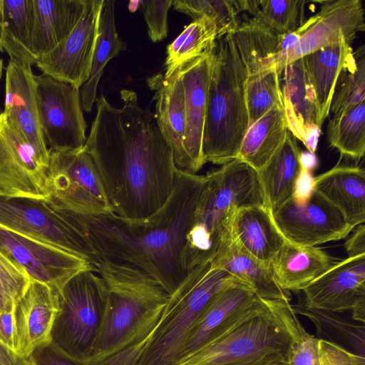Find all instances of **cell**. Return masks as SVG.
<instances>
[{
	"label": "cell",
	"mask_w": 365,
	"mask_h": 365,
	"mask_svg": "<svg viewBox=\"0 0 365 365\" xmlns=\"http://www.w3.org/2000/svg\"><path fill=\"white\" fill-rule=\"evenodd\" d=\"M123 106L96 98V115L83 146L100 173L113 212L127 222L157 212L173 190V151L154 113L142 108L135 91L120 92Z\"/></svg>",
	"instance_id": "1"
},
{
	"label": "cell",
	"mask_w": 365,
	"mask_h": 365,
	"mask_svg": "<svg viewBox=\"0 0 365 365\" xmlns=\"http://www.w3.org/2000/svg\"><path fill=\"white\" fill-rule=\"evenodd\" d=\"M203 180L204 175L177 169L168 201L140 221L115 215L76 217L102 261L134 265L171 294L187 274L182 255Z\"/></svg>",
	"instance_id": "2"
},
{
	"label": "cell",
	"mask_w": 365,
	"mask_h": 365,
	"mask_svg": "<svg viewBox=\"0 0 365 365\" xmlns=\"http://www.w3.org/2000/svg\"><path fill=\"white\" fill-rule=\"evenodd\" d=\"M96 272L108 300L92 364L111 356L137 365L157 327L170 294L150 275L130 264L102 261Z\"/></svg>",
	"instance_id": "3"
},
{
	"label": "cell",
	"mask_w": 365,
	"mask_h": 365,
	"mask_svg": "<svg viewBox=\"0 0 365 365\" xmlns=\"http://www.w3.org/2000/svg\"><path fill=\"white\" fill-rule=\"evenodd\" d=\"M266 205L257 172L235 159L204 175L187 235L182 263L190 270L211 262L234 213L239 209Z\"/></svg>",
	"instance_id": "4"
},
{
	"label": "cell",
	"mask_w": 365,
	"mask_h": 365,
	"mask_svg": "<svg viewBox=\"0 0 365 365\" xmlns=\"http://www.w3.org/2000/svg\"><path fill=\"white\" fill-rule=\"evenodd\" d=\"M246 68L230 34L217 38L212 51L202 140L205 163L224 165L237 158L249 128Z\"/></svg>",
	"instance_id": "5"
},
{
	"label": "cell",
	"mask_w": 365,
	"mask_h": 365,
	"mask_svg": "<svg viewBox=\"0 0 365 365\" xmlns=\"http://www.w3.org/2000/svg\"><path fill=\"white\" fill-rule=\"evenodd\" d=\"M304 331L290 302L259 297L226 332L176 365L237 364L273 355L290 361Z\"/></svg>",
	"instance_id": "6"
},
{
	"label": "cell",
	"mask_w": 365,
	"mask_h": 365,
	"mask_svg": "<svg viewBox=\"0 0 365 365\" xmlns=\"http://www.w3.org/2000/svg\"><path fill=\"white\" fill-rule=\"evenodd\" d=\"M237 281L212 262L190 270L170 294L137 365H174L190 330L206 306L222 289Z\"/></svg>",
	"instance_id": "7"
},
{
	"label": "cell",
	"mask_w": 365,
	"mask_h": 365,
	"mask_svg": "<svg viewBox=\"0 0 365 365\" xmlns=\"http://www.w3.org/2000/svg\"><path fill=\"white\" fill-rule=\"evenodd\" d=\"M108 300L107 287L96 269H87L72 277L57 291L58 307L50 341L72 357L91 361Z\"/></svg>",
	"instance_id": "8"
},
{
	"label": "cell",
	"mask_w": 365,
	"mask_h": 365,
	"mask_svg": "<svg viewBox=\"0 0 365 365\" xmlns=\"http://www.w3.org/2000/svg\"><path fill=\"white\" fill-rule=\"evenodd\" d=\"M0 225L75 255L96 269L102 262L78 217L47 199L0 195Z\"/></svg>",
	"instance_id": "9"
},
{
	"label": "cell",
	"mask_w": 365,
	"mask_h": 365,
	"mask_svg": "<svg viewBox=\"0 0 365 365\" xmlns=\"http://www.w3.org/2000/svg\"><path fill=\"white\" fill-rule=\"evenodd\" d=\"M47 188V200L73 215H115L98 168L84 148L49 150Z\"/></svg>",
	"instance_id": "10"
},
{
	"label": "cell",
	"mask_w": 365,
	"mask_h": 365,
	"mask_svg": "<svg viewBox=\"0 0 365 365\" xmlns=\"http://www.w3.org/2000/svg\"><path fill=\"white\" fill-rule=\"evenodd\" d=\"M41 129L49 150L83 148L86 123L80 88L46 74L34 76Z\"/></svg>",
	"instance_id": "11"
},
{
	"label": "cell",
	"mask_w": 365,
	"mask_h": 365,
	"mask_svg": "<svg viewBox=\"0 0 365 365\" xmlns=\"http://www.w3.org/2000/svg\"><path fill=\"white\" fill-rule=\"evenodd\" d=\"M48 163L0 111V195L48 199Z\"/></svg>",
	"instance_id": "12"
},
{
	"label": "cell",
	"mask_w": 365,
	"mask_h": 365,
	"mask_svg": "<svg viewBox=\"0 0 365 365\" xmlns=\"http://www.w3.org/2000/svg\"><path fill=\"white\" fill-rule=\"evenodd\" d=\"M272 215L284 239L304 247L344 239L354 227L315 190L305 200L292 197Z\"/></svg>",
	"instance_id": "13"
},
{
	"label": "cell",
	"mask_w": 365,
	"mask_h": 365,
	"mask_svg": "<svg viewBox=\"0 0 365 365\" xmlns=\"http://www.w3.org/2000/svg\"><path fill=\"white\" fill-rule=\"evenodd\" d=\"M0 252L30 280L46 284L56 291L76 274L96 269L75 255L1 225Z\"/></svg>",
	"instance_id": "14"
},
{
	"label": "cell",
	"mask_w": 365,
	"mask_h": 365,
	"mask_svg": "<svg viewBox=\"0 0 365 365\" xmlns=\"http://www.w3.org/2000/svg\"><path fill=\"white\" fill-rule=\"evenodd\" d=\"M103 0H86L71 32L36 65L42 73L80 88L89 78Z\"/></svg>",
	"instance_id": "15"
},
{
	"label": "cell",
	"mask_w": 365,
	"mask_h": 365,
	"mask_svg": "<svg viewBox=\"0 0 365 365\" xmlns=\"http://www.w3.org/2000/svg\"><path fill=\"white\" fill-rule=\"evenodd\" d=\"M318 3V13L306 20L299 39L282 58L280 73L292 62L341 39L351 44L356 35L364 31V8L361 1L326 0Z\"/></svg>",
	"instance_id": "16"
},
{
	"label": "cell",
	"mask_w": 365,
	"mask_h": 365,
	"mask_svg": "<svg viewBox=\"0 0 365 365\" xmlns=\"http://www.w3.org/2000/svg\"><path fill=\"white\" fill-rule=\"evenodd\" d=\"M304 304L312 308L342 313L354 321H365V255L337 260L305 287Z\"/></svg>",
	"instance_id": "17"
},
{
	"label": "cell",
	"mask_w": 365,
	"mask_h": 365,
	"mask_svg": "<svg viewBox=\"0 0 365 365\" xmlns=\"http://www.w3.org/2000/svg\"><path fill=\"white\" fill-rule=\"evenodd\" d=\"M259 297L237 281L217 292L206 306L179 350L174 365L214 341L248 313Z\"/></svg>",
	"instance_id": "18"
},
{
	"label": "cell",
	"mask_w": 365,
	"mask_h": 365,
	"mask_svg": "<svg viewBox=\"0 0 365 365\" xmlns=\"http://www.w3.org/2000/svg\"><path fill=\"white\" fill-rule=\"evenodd\" d=\"M212 48L176 70L184 89L186 116L184 160L180 170L192 174H197L205 164L202 140Z\"/></svg>",
	"instance_id": "19"
},
{
	"label": "cell",
	"mask_w": 365,
	"mask_h": 365,
	"mask_svg": "<svg viewBox=\"0 0 365 365\" xmlns=\"http://www.w3.org/2000/svg\"><path fill=\"white\" fill-rule=\"evenodd\" d=\"M283 108L289 131L315 154L321 128L315 96L302 58L287 65L282 73Z\"/></svg>",
	"instance_id": "20"
},
{
	"label": "cell",
	"mask_w": 365,
	"mask_h": 365,
	"mask_svg": "<svg viewBox=\"0 0 365 365\" xmlns=\"http://www.w3.org/2000/svg\"><path fill=\"white\" fill-rule=\"evenodd\" d=\"M57 307L56 290L46 284L29 281L14 307L19 355L28 358L37 346L50 341Z\"/></svg>",
	"instance_id": "21"
},
{
	"label": "cell",
	"mask_w": 365,
	"mask_h": 365,
	"mask_svg": "<svg viewBox=\"0 0 365 365\" xmlns=\"http://www.w3.org/2000/svg\"><path fill=\"white\" fill-rule=\"evenodd\" d=\"M34 76L31 66L10 59L6 68L4 112L33 146L49 156L39 123Z\"/></svg>",
	"instance_id": "22"
},
{
	"label": "cell",
	"mask_w": 365,
	"mask_h": 365,
	"mask_svg": "<svg viewBox=\"0 0 365 365\" xmlns=\"http://www.w3.org/2000/svg\"><path fill=\"white\" fill-rule=\"evenodd\" d=\"M231 221L212 262L250 287L257 297L290 302L291 292L277 284L270 268L250 255L236 240L231 230Z\"/></svg>",
	"instance_id": "23"
},
{
	"label": "cell",
	"mask_w": 365,
	"mask_h": 365,
	"mask_svg": "<svg viewBox=\"0 0 365 365\" xmlns=\"http://www.w3.org/2000/svg\"><path fill=\"white\" fill-rule=\"evenodd\" d=\"M149 88L155 91V117L164 138L173 151L174 161L181 170L184 160V140L186 128L185 93L176 71L166 79L158 73L148 79Z\"/></svg>",
	"instance_id": "24"
},
{
	"label": "cell",
	"mask_w": 365,
	"mask_h": 365,
	"mask_svg": "<svg viewBox=\"0 0 365 365\" xmlns=\"http://www.w3.org/2000/svg\"><path fill=\"white\" fill-rule=\"evenodd\" d=\"M314 190L353 227L365 221V173L356 165H338L314 177Z\"/></svg>",
	"instance_id": "25"
},
{
	"label": "cell",
	"mask_w": 365,
	"mask_h": 365,
	"mask_svg": "<svg viewBox=\"0 0 365 365\" xmlns=\"http://www.w3.org/2000/svg\"><path fill=\"white\" fill-rule=\"evenodd\" d=\"M353 56L351 44L345 39H341L302 57L315 96L320 128L330 113L339 76Z\"/></svg>",
	"instance_id": "26"
},
{
	"label": "cell",
	"mask_w": 365,
	"mask_h": 365,
	"mask_svg": "<svg viewBox=\"0 0 365 365\" xmlns=\"http://www.w3.org/2000/svg\"><path fill=\"white\" fill-rule=\"evenodd\" d=\"M231 230L240 245L268 267L287 241L277 227L267 205L237 210L232 218Z\"/></svg>",
	"instance_id": "27"
},
{
	"label": "cell",
	"mask_w": 365,
	"mask_h": 365,
	"mask_svg": "<svg viewBox=\"0 0 365 365\" xmlns=\"http://www.w3.org/2000/svg\"><path fill=\"white\" fill-rule=\"evenodd\" d=\"M336 261L318 247L299 246L286 241L272 260L269 268L283 289L299 292Z\"/></svg>",
	"instance_id": "28"
},
{
	"label": "cell",
	"mask_w": 365,
	"mask_h": 365,
	"mask_svg": "<svg viewBox=\"0 0 365 365\" xmlns=\"http://www.w3.org/2000/svg\"><path fill=\"white\" fill-rule=\"evenodd\" d=\"M32 1V49L38 59L50 52L71 32L81 19L86 0Z\"/></svg>",
	"instance_id": "29"
},
{
	"label": "cell",
	"mask_w": 365,
	"mask_h": 365,
	"mask_svg": "<svg viewBox=\"0 0 365 365\" xmlns=\"http://www.w3.org/2000/svg\"><path fill=\"white\" fill-rule=\"evenodd\" d=\"M230 35L246 68L247 77L262 76L277 68L284 52L282 35L274 33L252 17L242 21Z\"/></svg>",
	"instance_id": "30"
},
{
	"label": "cell",
	"mask_w": 365,
	"mask_h": 365,
	"mask_svg": "<svg viewBox=\"0 0 365 365\" xmlns=\"http://www.w3.org/2000/svg\"><path fill=\"white\" fill-rule=\"evenodd\" d=\"M300 155L297 140L288 131L282 145L257 172L266 205L271 212L292 197L301 172Z\"/></svg>",
	"instance_id": "31"
},
{
	"label": "cell",
	"mask_w": 365,
	"mask_h": 365,
	"mask_svg": "<svg viewBox=\"0 0 365 365\" xmlns=\"http://www.w3.org/2000/svg\"><path fill=\"white\" fill-rule=\"evenodd\" d=\"M288 131L284 108H274L248 128L237 159L259 172L282 145Z\"/></svg>",
	"instance_id": "32"
},
{
	"label": "cell",
	"mask_w": 365,
	"mask_h": 365,
	"mask_svg": "<svg viewBox=\"0 0 365 365\" xmlns=\"http://www.w3.org/2000/svg\"><path fill=\"white\" fill-rule=\"evenodd\" d=\"M126 48V43L119 37L116 30L115 1L103 0L91 74L80 90L81 107L86 112L92 110L98 86L108 62Z\"/></svg>",
	"instance_id": "33"
},
{
	"label": "cell",
	"mask_w": 365,
	"mask_h": 365,
	"mask_svg": "<svg viewBox=\"0 0 365 365\" xmlns=\"http://www.w3.org/2000/svg\"><path fill=\"white\" fill-rule=\"evenodd\" d=\"M4 51L10 59L30 66L36 64L38 58L32 49L33 1L4 0Z\"/></svg>",
	"instance_id": "34"
},
{
	"label": "cell",
	"mask_w": 365,
	"mask_h": 365,
	"mask_svg": "<svg viewBox=\"0 0 365 365\" xmlns=\"http://www.w3.org/2000/svg\"><path fill=\"white\" fill-rule=\"evenodd\" d=\"M296 314L308 318L315 326L318 336L326 337V340L341 342L352 349V351L365 357L364 324L349 320L341 313L314 309L307 306L302 299L292 304Z\"/></svg>",
	"instance_id": "35"
},
{
	"label": "cell",
	"mask_w": 365,
	"mask_h": 365,
	"mask_svg": "<svg viewBox=\"0 0 365 365\" xmlns=\"http://www.w3.org/2000/svg\"><path fill=\"white\" fill-rule=\"evenodd\" d=\"M217 38L214 22L207 18L193 20L167 47L164 78L172 76L184 64L212 48Z\"/></svg>",
	"instance_id": "36"
},
{
	"label": "cell",
	"mask_w": 365,
	"mask_h": 365,
	"mask_svg": "<svg viewBox=\"0 0 365 365\" xmlns=\"http://www.w3.org/2000/svg\"><path fill=\"white\" fill-rule=\"evenodd\" d=\"M327 137L330 145L342 155L361 160L365 152V101L332 116Z\"/></svg>",
	"instance_id": "37"
},
{
	"label": "cell",
	"mask_w": 365,
	"mask_h": 365,
	"mask_svg": "<svg viewBox=\"0 0 365 365\" xmlns=\"http://www.w3.org/2000/svg\"><path fill=\"white\" fill-rule=\"evenodd\" d=\"M291 365H365V357L334 342L315 337L304 331L293 348Z\"/></svg>",
	"instance_id": "38"
},
{
	"label": "cell",
	"mask_w": 365,
	"mask_h": 365,
	"mask_svg": "<svg viewBox=\"0 0 365 365\" xmlns=\"http://www.w3.org/2000/svg\"><path fill=\"white\" fill-rule=\"evenodd\" d=\"M173 6L192 20H211L216 26L217 38L232 34L242 21L241 0H175Z\"/></svg>",
	"instance_id": "39"
},
{
	"label": "cell",
	"mask_w": 365,
	"mask_h": 365,
	"mask_svg": "<svg viewBox=\"0 0 365 365\" xmlns=\"http://www.w3.org/2000/svg\"><path fill=\"white\" fill-rule=\"evenodd\" d=\"M281 77L277 68L257 77H247L245 93L249 127L274 108L283 107Z\"/></svg>",
	"instance_id": "40"
},
{
	"label": "cell",
	"mask_w": 365,
	"mask_h": 365,
	"mask_svg": "<svg viewBox=\"0 0 365 365\" xmlns=\"http://www.w3.org/2000/svg\"><path fill=\"white\" fill-rule=\"evenodd\" d=\"M365 101L364 47L354 52L348 66L341 72L331 101L330 113L338 115L350 107Z\"/></svg>",
	"instance_id": "41"
},
{
	"label": "cell",
	"mask_w": 365,
	"mask_h": 365,
	"mask_svg": "<svg viewBox=\"0 0 365 365\" xmlns=\"http://www.w3.org/2000/svg\"><path fill=\"white\" fill-rule=\"evenodd\" d=\"M306 0H259V8L252 16L278 35L298 30L305 23Z\"/></svg>",
	"instance_id": "42"
},
{
	"label": "cell",
	"mask_w": 365,
	"mask_h": 365,
	"mask_svg": "<svg viewBox=\"0 0 365 365\" xmlns=\"http://www.w3.org/2000/svg\"><path fill=\"white\" fill-rule=\"evenodd\" d=\"M30 279L0 252V312L10 303H16Z\"/></svg>",
	"instance_id": "43"
},
{
	"label": "cell",
	"mask_w": 365,
	"mask_h": 365,
	"mask_svg": "<svg viewBox=\"0 0 365 365\" xmlns=\"http://www.w3.org/2000/svg\"><path fill=\"white\" fill-rule=\"evenodd\" d=\"M173 0L140 1V9L148 26V34L153 42H158L168 35V14Z\"/></svg>",
	"instance_id": "44"
},
{
	"label": "cell",
	"mask_w": 365,
	"mask_h": 365,
	"mask_svg": "<svg viewBox=\"0 0 365 365\" xmlns=\"http://www.w3.org/2000/svg\"><path fill=\"white\" fill-rule=\"evenodd\" d=\"M31 365H92L67 354L51 341L37 346L28 357Z\"/></svg>",
	"instance_id": "45"
},
{
	"label": "cell",
	"mask_w": 365,
	"mask_h": 365,
	"mask_svg": "<svg viewBox=\"0 0 365 365\" xmlns=\"http://www.w3.org/2000/svg\"><path fill=\"white\" fill-rule=\"evenodd\" d=\"M14 307L15 303H10L0 312V341L16 352Z\"/></svg>",
	"instance_id": "46"
},
{
	"label": "cell",
	"mask_w": 365,
	"mask_h": 365,
	"mask_svg": "<svg viewBox=\"0 0 365 365\" xmlns=\"http://www.w3.org/2000/svg\"><path fill=\"white\" fill-rule=\"evenodd\" d=\"M344 248L347 257L365 255V225L360 224L354 227L346 237Z\"/></svg>",
	"instance_id": "47"
},
{
	"label": "cell",
	"mask_w": 365,
	"mask_h": 365,
	"mask_svg": "<svg viewBox=\"0 0 365 365\" xmlns=\"http://www.w3.org/2000/svg\"><path fill=\"white\" fill-rule=\"evenodd\" d=\"M0 365H31L28 358L19 355L0 341Z\"/></svg>",
	"instance_id": "48"
},
{
	"label": "cell",
	"mask_w": 365,
	"mask_h": 365,
	"mask_svg": "<svg viewBox=\"0 0 365 365\" xmlns=\"http://www.w3.org/2000/svg\"><path fill=\"white\" fill-rule=\"evenodd\" d=\"M220 365H291V363L289 359L283 356L273 355L249 362Z\"/></svg>",
	"instance_id": "49"
},
{
	"label": "cell",
	"mask_w": 365,
	"mask_h": 365,
	"mask_svg": "<svg viewBox=\"0 0 365 365\" xmlns=\"http://www.w3.org/2000/svg\"><path fill=\"white\" fill-rule=\"evenodd\" d=\"M300 162L302 168L311 170L314 168L315 164L317 163L315 154H312L309 152H301Z\"/></svg>",
	"instance_id": "50"
},
{
	"label": "cell",
	"mask_w": 365,
	"mask_h": 365,
	"mask_svg": "<svg viewBox=\"0 0 365 365\" xmlns=\"http://www.w3.org/2000/svg\"><path fill=\"white\" fill-rule=\"evenodd\" d=\"M4 0H0V52H3L2 40L4 36Z\"/></svg>",
	"instance_id": "51"
},
{
	"label": "cell",
	"mask_w": 365,
	"mask_h": 365,
	"mask_svg": "<svg viewBox=\"0 0 365 365\" xmlns=\"http://www.w3.org/2000/svg\"><path fill=\"white\" fill-rule=\"evenodd\" d=\"M2 72H3V60L0 58V80L2 76Z\"/></svg>",
	"instance_id": "52"
}]
</instances>
